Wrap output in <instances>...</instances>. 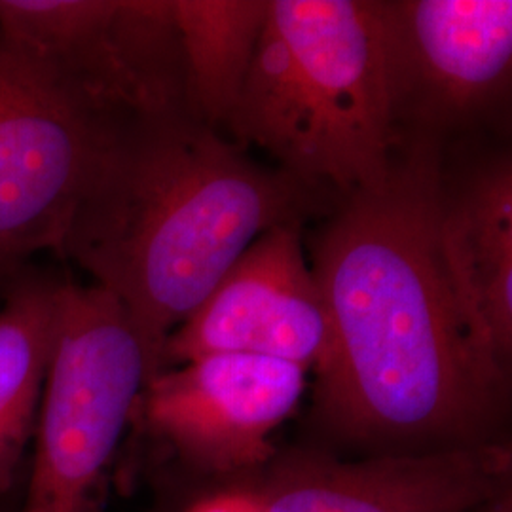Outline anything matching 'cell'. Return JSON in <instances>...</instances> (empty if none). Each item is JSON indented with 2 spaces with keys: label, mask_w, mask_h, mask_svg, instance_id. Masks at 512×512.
<instances>
[{
  "label": "cell",
  "mask_w": 512,
  "mask_h": 512,
  "mask_svg": "<svg viewBox=\"0 0 512 512\" xmlns=\"http://www.w3.org/2000/svg\"><path fill=\"white\" fill-rule=\"evenodd\" d=\"M0 33L103 124L190 112L171 0H0Z\"/></svg>",
  "instance_id": "obj_5"
},
{
  "label": "cell",
  "mask_w": 512,
  "mask_h": 512,
  "mask_svg": "<svg viewBox=\"0 0 512 512\" xmlns=\"http://www.w3.org/2000/svg\"><path fill=\"white\" fill-rule=\"evenodd\" d=\"M437 243L476 348L509 374L512 355V164L499 156L461 183L442 177Z\"/></svg>",
  "instance_id": "obj_11"
},
{
  "label": "cell",
  "mask_w": 512,
  "mask_h": 512,
  "mask_svg": "<svg viewBox=\"0 0 512 512\" xmlns=\"http://www.w3.org/2000/svg\"><path fill=\"white\" fill-rule=\"evenodd\" d=\"M184 512H266L258 488L234 486L200 497Z\"/></svg>",
  "instance_id": "obj_14"
},
{
  "label": "cell",
  "mask_w": 512,
  "mask_h": 512,
  "mask_svg": "<svg viewBox=\"0 0 512 512\" xmlns=\"http://www.w3.org/2000/svg\"><path fill=\"white\" fill-rule=\"evenodd\" d=\"M329 321L302 247V222H281L241 253L194 313L169 334L160 370L205 355L321 365Z\"/></svg>",
  "instance_id": "obj_9"
},
{
  "label": "cell",
  "mask_w": 512,
  "mask_h": 512,
  "mask_svg": "<svg viewBox=\"0 0 512 512\" xmlns=\"http://www.w3.org/2000/svg\"><path fill=\"white\" fill-rule=\"evenodd\" d=\"M109 126L0 33V279L37 253L57 251Z\"/></svg>",
  "instance_id": "obj_6"
},
{
  "label": "cell",
  "mask_w": 512,
  "mask_h": 512,
  "mask_svg": "<svg viewBox=\"0 0 512 512\" xmlns=\"http://www.w3.org/2000/svg\"><path fill=\"white\" fill-rule=\"evenodd\" d=\"M61 279L27 275L0 308V499L14 486L37 429L54 348Z\"/></svg>",
  "instance_id": "obj_12"
},
{
  "label": "cell",
  "mask_w": 512,
  "mask_h": 512,
  "mask_svg": "<svg viewBox=\"0 0 512 512\" xmlns=\"http://www.w3.org/2000/svg\"><path fill=\"white\" fill-rule=\"evenodd\" d=\"M226 128L315 190L348 198L382 186L401 145L384 2L268 0Z\"/></svg>",
  "instance_id": "obj_3"
},
{
  "label": "cell",
  "mask_w": 512,
  "mask_h": 512,
  "mask_svg": "<svg viewBox=\"0 0 512 512\" xmlns=\"http://www.w3.org/2000/svg\"><path fill=\"white\" fill-rule=\"evenodd\" d=\"M437 145L406 141L382 186L342 198L313 241L329 321L315 420L357 456L499 442L509 374L476 348L437 243Z\"/></svg>",
  "instance_id": "obj_1"
},
{
  "label": "cell",
  "mask_w": 512,
  "mask_h": 512,
  "mask_svg": "<svg viewBox=\"0 0 512 512\" xmlns=\"http://www.w3.org/2000/svg\"><path fill=\"white\" fill-rule=\"evenodd\" d=\"M258 486L266 512H473L511 494L505 440L433 452L275 456Z\"/></svg>",
  "instance_id": "obj_10"
},
{
  "label": "cell",
  "mask_w": 512,
  "mask_h": 512,
  "mask_svg": "<svg viewBox=\"0 0 512 512\" xmlns=\"http://www.w3.org/2000/svg\"><path fill=\"white\" fill-rule=\"evenodd\" d=\"M188 109L209 128L238 107L262 35L268 0H171Z\"/></svg>",
  "instance_id": "obj_13"
},
{
  "label": "cell",
  "mask_w": 512,
  "mask_h": 512,
  "mask_svg": "<svg viewBox=\"0 0 512 512\" xmlns=\"http://www.w3.org/2000/svg\"><path fill=\"white\" fill-rule=\"evenodd\" d=\"M154 370L124 304L97 285H59L54 348L16 512H95Z\"/></svg>",
  "instance_id": "obj_4"
},
{
  "label": "cell",
  "mask_w": 512,
  "mask_h": 512,
  "mask_svg": "<svg viewBox=\"0 0 512 512\" xmlns=\"http://www.w3.org/2000/svg\"><path fill=\"white\" fill-rule=\"evenodd\" d=\"M308 370L253 355H205L156 372L137 416L188 467L217 476L266 469L272 435L304 397Z\"/></svg>",
  "instance_id": "obj_8"
},
{
  "label": "cell",
  "mask_w": 512,
  "mask_h": 512,
  "mask_svg": "<svg viewBox=\"0 0 512 512\" xmlns=\"http://www.w3.org/2000/svg\"><path fill=\"white\" fill-rule=\"evenodd\" d=\"M317 192L186 110L131 118L101 135L55 253L124 304L156 374L169 334L258 236L304 222Z\"/></svg>",
  "instance_id": "obj_2"
},
{
  "label": "cell",
  "mask_w": 512,
  "mask_h": 512,
  "mask_svg": "<svg viewBox=\"0 0 512 512\" xmlns=\"http://www.w3.org/2000/svg\"><path fill=\"white\" fill-rule=\"evenodd\" d=\"M393 116L401 143L439 147L505 97L511 0L384 2Z\"/></svg>",
  "instance_id": "obj_7"
}]
</instances>
